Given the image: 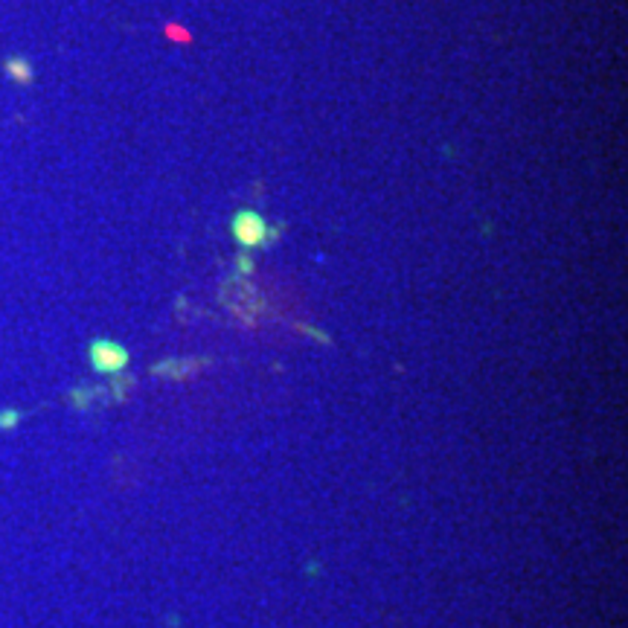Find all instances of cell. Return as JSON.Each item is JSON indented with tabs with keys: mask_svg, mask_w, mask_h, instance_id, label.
Listing matches in <instances>:
<instances>
[{
	"mask_svg": "<svg viewBox=\"0 0 628 628\" xmlns=\"http://www.w3.org/2000/svg\"><path fill=\"white\" fill-rule=\"evenodd\" d=\"M233 236L241 248H259L268 241V222L257 210H239L233 215Z\"/></svg>",
	"mask_w": 628,
	"mask_h": 628,
	"instance_id": "obj_1",
	"label": "cell"
},
{
	"mask_svg": "<svg viewBox=\"0 0 628 628\" xmlns=\"http://www.w3.org/2000/svg\"><path fill=\"white\" fill-rule=\"evenodd\" d=\"M91 361L100 372H119L128 364V353L119 344L111 341H96L91 349Z\"/></svg>",
	"mask_w": 628,
	"mask_h": 628,
	"instance_id": "obj_2",
	"label": "cell"
},
{
	"mask_svg": "<svg viewBox=\"0 0 628 628\" xmlns=\"http://www.w3.org/2000/svg\"><path fill=\"white\" fill-rule=\"evenodd\" d=\"M6 74L15 79V82H21V84H30L32 82V67H30V62H23V58H9V62H6Z\"/></svg>",
	"mask_w": 628,
	"mask_h": 628,
	"instance_id": "obj_3",
	"label": "cell"
}]
</instances>
